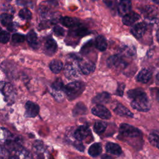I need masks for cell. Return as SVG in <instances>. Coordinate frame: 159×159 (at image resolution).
<instances>
[{
	"label": "cell",
	"mask_w": 159,
	"mask_h": 159,
	"mask_svg": "<svg viewBox=\"0 0 159 159\" xmlns=\"http://www.w3.org/2000/svg\"><path fill=\"white\" fill-rule=\"evenodd\" d=\"M1 141L2 143H4L5 144L14 140L12 138V135L6 129L3 127L1 129Z\"/></svg>",
	"instance_id": "cell-25"
},
{
	"label": "cell",
	"mask_w": 159,
	"mask_h": 159,
	"mask_svg": "<svg viewBox=\"0 0 159 159\" xmlns=\"http://www.w3.org/2000/svg\"><path fill=\"white\" fill-rule=\"evenodd\" d=\"M127 96L132 101L131 107L140 112H147L150 109V104L147 94L140 88L130 89L127 92Z\"/></svg>",
	"instance_id": "cell-1"
},
{
	"label": "cell",
	"mask_w": 159,
	"mask_h": 159,
	"mask_svg": "<svg viewBox=\"0 0 159 159\" xmlns=\"http://www.w3.org/2000/svg\"><path fill=\"white\" fill-rule=\"evenodd\" d=\"M145 19L151 23L157 24L159 22V11L153 6H146L142 10Z\"/></svg>",
	"instance_id": "cell-4"
},
{
	"label": "cell",
	"mask_w": 159,
	"mask_h": 159,
	"mask_svg": "<svg viewBox=\"0 0 159 159\" xmlns=\"http://www.w3.org/2000/svg\"><path fill=\"white\" fill-rule=\"evenodd\" d=\"M63 63L58 60H53L50 63V69L54 73H58L63 68Z\"/></svg>",
	"instance_id": "cell-26"
},
{
	"label": "cell",
	"mask_w": 159,
	"mask_h": 159,
	"mask_svg": "<svg viewBox=\"0 0 159 159\" xmlns=\"http://www.w3.org/2000/svg\"><path fill=\"white\" fill-rule=\"evenodd\" d=\"M104 4L110 9H115L116 7V0H102Z\"/></svg>",
	"instance_id": "cell-38"
},
{
	"label": "cell",
	"mask_w": 159,
	"mask_h": 159,
	"mask_svg": "<svg viewBox=\"0 0 159 159\" xmlns=\"http://www.w3.org/2000/svg\"><path fill=\"white\" fill-rule=\"evenodd\" d=\"M107 65L109 68H119L124 66L125 61L119 55H115L110 57L107 59Z\"/></svg>",
	"instance_id": "cell-12"
},
{
	"label": "cell",
	"mask_w": 159,
	"mask_h": 159,
	"mask_svg": "<svg viewBox=\"0 0 159 159\" xmlns=\"http://www.w3.org/2000/svg\"><path fill=\"white\" fill-rule=\"evenodd\" d=\"M151 91L155 100L159 103V88H154Z\"/></svg>",
	"instance_id": "cell-41"
},
{
	"label": "cell",
	"mask_w": 159,
	"mask_h": 159,
	"mask_svg": "<svg viewBox=\"0 0 159 159\" xmlns=\"http://www.w3.org/2000/svg\"><path fill=\"white\" fill-rule=\"evenodd\" d=\"M153 1H154L155 3H157V4H159V0H152Z\"/></svg>",
	"instance_id": "cell-45"
},
{
	"label": "cell",
	"mask_w": 159,
	"mask_h": 159,
	"mask_svg": "<svg viewBox=\"0 0 159 159\" xmlns=\"http://www.w3.org/2000/svg\"><path fill=\"white\" fill-rule=\"evenodd\" d=\"M91 132L89 127L83 125L78 127L74 132V138L78 141H83L91 135Z\"/></svg>",
	"instance_id": "cell-8"
},
{
	"label": "cell",
	"mask_w": 159,
	"mask_h": 159,
	"mask_svg": "<svg viewBox=\"0 0 159 159\" xmlns=\"http://www.w3.org/2000/svg\"><path fill=\"white\" fill-rule=\"evenodd\" d=\"M102 152V146L100 143H94L92 144L89 149L88 153L93 157H96L99 156Z\"/></svg>",
	"instance_id": "cell-24"
},
{
	"label": "cell",
	"mask_w": 159,
	"mask_h": 159,
	"mask_svg": "<svg viewBox=\"0 0 159 159\" xmlns=\"http://www.w3.org/2000/svg\"><path fill=\"white\" fill-rule=\"evenodd\" d=\"M64 75L68 79L77 78L79 75L76 68L71 63H67L64 68Z\"/></svg>",
	"instance_id": "cell-15"
},
{
	"label": "cell",
	"mask_w": 159,
	"mask_h": 159,
	"mask_svg": "<svg viewBox=\"0 0 159 159\" xmlns=\"http://www.w3.org/2000/svg\"><path fill=\"white\" fill-rule=\"evenodd\" d=\"M147 30V24L145 22H139L131 28V33L137 39L142 38Z\"/></svg>",
	"instance_id": "cell-11"
},
{
	"label": "cell",
	"mask_w": 159,
	"mask_h": 159,
	"mask_svg": "<svg viewBox=\"0 0 159 159\" xmlns=\"http://www.w3.org/2000/svg\"><path fill=\"white\" fill-rule=\"evenodd\" d=\"M105 147L106 151L111 154L120 155L122 153V148L117 143L113 142H107Z\"/></svg>",
	"instance_id": "cell-22"
},
{
	"label": "cell",
	"mask_w": 159,
	"mask_h": 159,
	"mask_svg": "<svg viewBox=\"0 0 159 159\" xmlns=\"http://www.w3.org/2000/svg\"><path fill=\"white\" fill-rule=\"evenodd\" d=\"M156 79H157V81L159 83V72L156 75Z\"/></svg>",
	"instance_id": "cell-44"
},
{
	"label": "cell",
	"mask_w": 159,
	"mask_h": 159,
	"mask_svg": "<svg viewBox=\"0 0 159 159\" xmlns=\"http://www.w3.org/2000/svg\"><path fill=\"white\" fill-rule=\"evenodd\" d=\"M54 34L57 36H63L65 34V30L60 25H55L53 28Z\"/></svg>",
	"instance_id": "cell-37"
},
{
	"label": "cell",
	"mask_w": 159,
	"mask_h": 159,
	"mask_svg": "<svg viewBox=\"0 0 159 159\" xmlns=\"http://www.w3.org/2000/svg\"><path fill=\"white\" fill-rule=\"evenodd\" d=\"M140 16L135 12H129L122 17V22L124 25L129 26L140 19Z\"/></svg>",
	"instance_id": "cell-17"
},
{
	"label": "cell",
	"mask_w": 159,
	"mask_h": 159,
	"mask_svg": "<svg viewBox=\"0 0 159 159\" xmlns=\"http://www.w3.org/2000/svg\"><path fill=\"white\" fill-rule=\"evenodd\" d=\"M84 89V84L81 81H73L65 85L63 92L68 100L72 101L77 98Z\"/></svg>",
	"instance_id": "cell-3"
},
{
	"label": "cell",
	"mask_w": 159,
	"mask_h": 159,
	"mask_svg": "<svg viewBox=\"0 0 159 159\" xmlns=\"http://www.w3.org/2000/svg\"><path fill=\"white\" fill-rule=\"evenodd\" d=\"M132 7L130 0H120L118 4L117 10L120 15L125 16L128 14Z\"/></svg>",
	"instance_id": "cell-16"
},
{
	"label": "cell",
	"mask_w": 159,
	"mask_h": 159,
	"mask_svg": "<svg viewBox=\"0 0 159 159\" xmlns=\"http://www.w3.org/2000/svg\"><path fill=\"white\" fill-rule=\"evenodd\" d=\"M16 3L19 6H32V0H16Z\"/></svg>",
	"instance_id": "cell-39"
},
{
	"label": "cell",
	"mask_w": 159,
	"mask_h": 159,
	"mask_svg": "<svg viewBox=\"0 0 159 159\" xmlns=\"http://www.w3.org/2000/svg\"><path fill=\"white\" fill-rule=\"evenodd\" d=\"M64 85L63 83V81L61 79H57L55 80L53 83L52 85V91H57V92H61V91H63Z\"/></svg>",
	"instance_id": "cell-32"
},
{
	"label": "cell",
	"mask_w": 159,
	"mask_h": 159,
	"mask_svg": "<svg viewBox=\"0 0 159 159\" xmlns=\"http://www.w3.org/2000/svg\"><path fill=\"white\" fill-rule=\"evenodd\" d=\"M27 41L29 45L33 48H37L39 46V42L38 40L37 35L36 33L33 30H30L27 36H26Z\"/></svg>",
	"instance_id": "cell-19"
},
{
	"label": "cell",
	"mask_w": 159,
	"mask_h": 159,
	"mask_svg": "<svg viewBox=\"0 0 159 159\" xmlns=\"http://www.w3.org/2000/svg\"><path fill=\"white\" fill-rule=\"evenodd\" d=\"M107 124L104 121H97L94 124V130L98 134H102L106 129Z\"/></svg>",
	"instance_id": "cell-28"
},
{
	"label": "cell",
	"mask_w": 159,
	"mask_h": 159,
	"mask_svg": "<svg viewBox=\"0 0 159 159\" xmlns=\"http://www.w3.org/2000/svg\"><path fill=\"white\" fill-rule=\"evenodd\" d=\"M125 89V84L124 83H119L117 87V89L116 90V95L120 96H122L123 94H124V91Z\"/></svg>",
	"instance_id": "cell-40"
},
{
	"label": "cell",
	"mask_w": 159,
	"mask_h": 159,
	"mask_svg": "<svg viewBox=\"0 0 159 159\" xmlns=\"http://www.w3.org/2000/svg\"><path fill=\"white\" fill-rule=\"evenodd\" d=\"M19 16L22 19L29 20L32 17V13L27 8H23L19 11Z\"/></svg>",
	"instance_id": "cell-33"
},
{
	"label": "cell",
	"mask_w": 159,
	"mask_h": 159,
	"mask_svg": "<svg viewBox=\"0 0 159 159\" xmlns=\"http://www.w3.org/2000/svg\"><path fill=\"white\" fill-rule=\"evenodd\" d=\"M34 150L37 159H50L48 152L44 148L40 141H36L34 145Z\"/></svg>",
	"instance_id": "cell-9"
},
{
	"label": "cell",
	"mask_w": 159,
	"mask_h": 159,
	"mask_svg": "<svg viewBox=\"0 0 159 159\" xmlns=\"http://www.w3.org/2000/svg\"><path fill=\"white\" fill-rule=\"evenodd\" d=\"M156 132H158V133H159V130H156Z\"/></svg>",
	"instance_id": "cell-46"
},
{
	"label": "cell",
	"mask_w": 159,
	"mask_h": 159,
	"mask_svg": "<svg viewBox=\"0 0 159 159\" xmlns=\"http://www.w3.org/2000/svg\"><path fill=\"white\" fill-rule=\"evenodd\" d=\"M95 46L99 51L103 52L106 50L107 43L106 38L103 35H99L95 40Z\"/></svg>",
	"instance_id": "cell-23"
},
{
	"label": "cell",
	"mask_w": 159,
	"mask_h": 159,
	"mask_svg": "<svg viewBox=\"0 0 159 159\" xmlns=\"http://www.w3.org/2000/svg\"><path fill=\"white\" fill-rule=\"evenodd\" d=\"M60 22L65 25V27H71L75 25H76V22L75 20L70 17L65 16V17H62L60 19Z\"/></svg>",
	"instance_id": "cell-30"
},
{
	"label": "cell",
	"mask_w": 159,
	"mask_h": 159,
	"mask_svg": "<svg viewBox=\"0 0 159 159\" xmlns=\"http://www.w3.org/2000/svg\"><path fill=\"white\" fill-rule=\"evenodd\" d=\"M113 111L117 115L120 116H125L128 117H133V113L122 104L117 103L113 108Z\"/></svg>",
	"instance_id": "cell-13"
},
{
	"label": "cell",
	"mask_w": 159,
	"mask_h": 159,
	"mask_svg": "<svg viewBox=\"0 0 159 159\" xmlns=\"http://www.w3.org/2000/svg\"><path fill=\"white\" fill-rule=\"evenodd\" d=\"M111 99V95L107 92H102L98 94L92 100V102L96 104H102L107 103Z\"/></svg>",
	"instance_id": "cell-18"
},
{
	"label": "cell",
	"mask_w": 159,
	"mask_h": 159,
	"mask_svg": "<svg viewBox=\"0 0 159 159\" xmlns=\"http://www.w3.org/2000/svg\"><path fill=\"white\" fill-rule=\"evenodd\" d=\"M10 39V34L5 30H2L0 34V41L2 43H7Z\"/></svg>",
	"instance_id": "cell-36"
},
{
	"label": "cell",
	"mask_w": 159,
	"mask_h": 159,
	"mask_svg": "<svg viewBox=\"0 0 159 159\" xmlns=\"http://www.w3.org/2000/svg\"><path fill=\"white\" fill-rule=\"evenodd\" d=\"M9 159H33L31 154L19 144L11 150Z\"/></svg>",
	"instance_id": "cell-5"
},
{
	"label": "cell",
	"mask_w": 159,
	"mask_h": 159,
	"mask_svg": "<svg viewBox=\"0 0 159 159\" xmlns=\"http://www.w3.org/2000/svg\"><path fill=\"white\" fill-rule=\"evenodd\" d=\"M57 50V44L56 42L52 39H48L44 45V52L48 56H52L55 53Z\"/></svg>",
	"instance_id": "cell-14"
},
{
	"label": "cell",
	"mask_w": 159,
	"mask_h": 159,
	"mask_svg": "<svg viewBox=\"0 0 159 159\" xmlns=\"http://www.w3.org/2000/svg\"><path fill=\"white\" fill-rule=\"evenodd\" d=\"M40 107L38 104L32 101H27L25 104L24 116L28 118L36 117L39 112Z\"/></svg>",
	"instance_id": "cell-7"
},
{
	"label": "cell",
	"mask_w": 159,
	"mask_h": 159,
	"mask_svg": "<svg viewBox=\"0 0 159 159\" xmlns=\"http://www.w3.org/2000/svg\"><path fill=\"white\" fill-rule=\"evenodd\" d=\"M25 37L24 35L16 33L12 35V41L14 43H19L23 42L25 40Z\"/></svg>",
	"instance_id": "cell-35"
},
{
	"label": "cell",
	"mask_w": 159,
	"mask_h": 159,
	"mask_svg": "<svg viewBox=\"0 0 159 159\" xmlns=\"http://www.w3.org/2000/svg\"><path fill=\"white\" fill-rule=\"evenodd\" d=\"M0 19H1V24L4 26L8 27L9 25H11L12 23V17L9 14L2 13L1 15Z\"/></svg>",
	"instance_id": "cell-31"
},
{
	"label": "cell",
	"mask_w": 159,
	"mask_h": 159,
	"mask_svg": "<svg viewBox=\"0 0 159 159\" xmlns=\"http://www.w3.org/2000/svg\"><path fill=\"white\" fill-rule=\"evenodd\" d=\"M149 142L155 147L159 149V133L153 131L148 135Z\"/></svg>",
	"instance_id": "cell-27"
},
{
	"label": "cell",
	"mask_w": 159,
	"mask_h": 159,
	"mask_svg": "<svg viewBox=\"0 0 159 159\" xmlns=\"http://www.w3.org/2000/svg\"><path fill=\"white\" fill-rule=\"evenodd\" d=\"M79 68L84 75H89L95 70V65L89 61H80Z\"/></svg>",
	"instance_id": "cell-21"
},
{
	"label": "cell",
	"mask_w": 159,
	"mask_h": 159,
	"mask_svg": "<svg viewBox=\"0 0 159 159\" xmlns=\"http://www.w3.org/2000/svg\"><path fill=\"white\" fill-rule=\"evenodd\" d=\"M89 34V31L88 29L84 27H77L74 30V34L77 37H83Z\"/></svg>",
	"instance_id": "cell-34"
},
{
	"label": "cell",
	"mask_w": 159,
	"mask_h": 159,
	"mask_svg": "<svg viewBox=\"0 0 159 159\" xmlns=\"http://www.w3.org/2000/svg\"><path fill=\"white\" fill-rule=\"evenodd\" d=\"M120 135L127 140H130L131 143L137 147L141 148L143 144L142 132L137 127L128 124H122L119 127Z\"/></svg>",
	"instance_id": "cell-2"
},
{
	"label": "cell",
	"mask_w": 159,
	"mask_h": 159,
	"mask_svg": "<svg viewBox=\"0 0 159 159\" xmlns=\"http://www.w3.org/2000/svg\"><path fill=\"white\" fill-rule=\"evenodd\" d=\"M87 108L85 105L82 102H78L74 107L73 113V115L76 116L78 115H83L86 113Z\"/></svg>",
	"instance_id": "cell-29"
},
{
	"label": "cell",
	"mask_w": 159,
	"mask_h": 159,
	"mask_svg": "<svg viewBox=\"0 0 159 159\" xmlns=\"http://www.w3.org/2000/svg\"><path fill=\"white\" fill-rule=\"evenodd\" d=\"M1 91L6 98V101L10 102L13 99L14 90L12 85L7 82H1Z\"/></svg>",
	"instance_id": "cell-10"
},
{
	"label": "cell",
	"mask_w": 159,
	"mask_h": 159,
	"mask_svg": "<svg viewBox=\"0 0 159 159\" xmlns=\"http://www.w3.org/2000/svg\"><path fill=\"white\" fill-rule=\"evenodd\" d=\"M156 37H157V39L158 42L159 43V29L157 30V34H156Z\"/></svg>",
	"instance_id": "cell-43"
},
{
	"label": "cell",
	"mask_w": 159,
	"mask_h": 159,
	"mask_svg": "<svg viewBox=\"0 0 159 159\" xmlns=\"http://www.w3.org/2000/svg\"><path fill=\"white\" fill-rule=\"evenodd\" d=\"M91 112L94 116L102 119H109L111 117V112L104 106L101 104H97L93 107Z\"/></svg>",
	"instance_id": "cell-6"
},
{
	"label": "cell",
	"mask_w": 159,
	"mask_h": 159,
	"mask_svg": "<svg viewBox=\"0 0 159 159\" xmlns=\"http://www.w3.org/2000/svg\"><path fill=\"white\" fill-rule=\"evenodd\" d=\"M152 77V73L150 70L146 68L142 69L137 75L136 77V80L137 81L142 83H148Z\"/></svg>",
	"instance_id": "cell-20"
},
{
	"label": "cell",
	"mask_w": 159,
	"mask_h": 159,
	"mask_svg": "<svg viewBox=\"0 0 159 159\" xmlns=\"http://www.w3.org/2000/svg\"><path fill=\"white\" fill-rule=\"evenodd\" d=\"M101 159H114L111 156L107 154H103L101 156Z\"/></svg>",
	"instance_id": "cell-42"
}]
</instances>
